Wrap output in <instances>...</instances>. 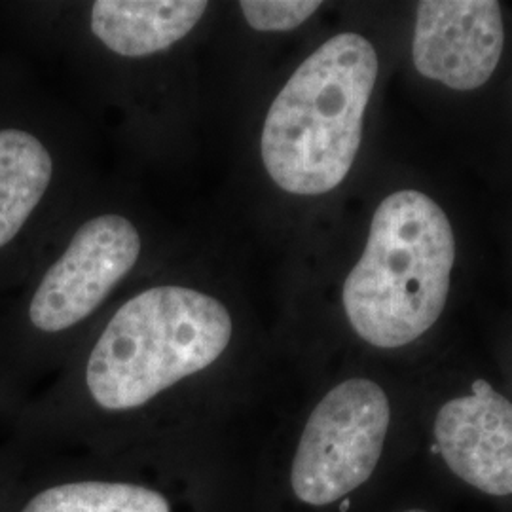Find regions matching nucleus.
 Returning a JSON list of instances; mask_svg holds the SVG:
<instances>
[{
	"mask_svg": "<svg viewBox=\"0 0 512 512\" xmlns=\"http://www.w3.org/2000/svg\"><path fill=\"white\" fill-rule=\"evenodd\" d=\"M378 54L357 33L329 38L294 71L266 114L260 152L281 190L319 196L344 183L363 139Z\"/></svg>",
	"mask_w": 512,
	"mask_h": 512,
	"instance_id": "f257e3e1",
	"label": "nucleus"
},
{
	"mask_svg": "<svg viewBox=\"0 0 512 512\" xmlns=\"http://www.w3.org/2000/svg\"><path fill=\"white\" fill-rule=\"evenodd\" d=\"M454 262V230L439 203L418 190L387 196L344 281L349 325L376 348L412 344L439 321Z\"/></svg>",
	"mask_w": 512,
	"mask_h": 512,
	"instance_id": "f03ea898",
	"label": "nucleus"
},
{
	"mask_svg": "<svg viewBox=\"0 0 512 512\" xmlns=\"http://www.w3.org/2000/svg\"><path fill=\"white\" fill-rule=\"evenodd\" d=\"M234 332L211 294L160 285L114 313L86 366L93 401L105 410L139 408L171 385L213 365Z\"/></svg>",
	"mask_w": 512,
	"mask_h": 512,
	"instance_id": "7ed1b4c3",
	"label": "nucleus"
},
{
	"mask_svg": "<svg viewBox=\"0 0 512 512\" xmlns=\"http://www.w3.org/2000/svg\"><path fill=\"white\" fill-rule=\"evenodd\" d=\"M391 423L384 389L351 378L315 406L293 461L294 495L313 507L351 494L372 476Z\"/></svg>",
	"mask_w": 512,
	"mask_h": 512,
	"instance_id": "20e7f679",
	"label": "nucleus"
},
{
	"mask_svg": "<svg viewBox=\"0 0 512 512\" xmlns=\"http://www.w3.org/2000/svg\"><path fill=\"white\" fill-rule=\"evenodd\" d=\"M139 255L141 236L131 220L101 215L84 222L33 294L31 323L42 332L78 325L133 270Z\"/></svg>",
	"mask_w": 512,
	"mask_h": 512,
	"instance_id": "39448f33",
	"label": "nucleus"
},
{
	"mask_svg": "<svg viewBox=\"0 0 512 512\" xmlns=\"http://www.w3.org/2000/svg\"><path fill=\"white\" fill-rule=\"evenodd\" d=\"M505 27L495 0H423L412 42L418 73L458 92L484 86L503 54Z\"/></svg>",
	"mask_w": 512,
	"mask_h": 512,
	"instance_id": "423d86ee",
	"label": "nucleus"
},
{
	"mask_svg": "<svg viewBox=\"0 0 512 512\" xmlns=\"http://www.w3.org/2000/svg\"><path fill=\"white\" fill-rule=\"evenodd\" d=\"M435 437L454 475L484 494L512 495V403L486 380L440 408Z\"/></svg>",
	"mask_w": 512,
	"mask_h": 512,
	"instance_id": "0eeeda50",
	"label": "nucleus"
},
{
	"mask_svg": "<svg viewBox=\"0 0 512 512\" xmlns=\"http://www.w3.org/2000/svg\"><path fill=\"white\" fill-rule=\"evenodd\" d=\"M203 0H99L92 33L110 52L147 57L183 40L207 10Z\"/></svg>",
	"mask_w": 512,
	"mask_h": 512,
	"instance_id": "6e6552de",
	"label": "nucleus"
},
{
	"mask_svg": "<svg viewBox=\"0 0 512 512\" xmlns=\"http://www.w3.org/2000/svg\"><path fill=\"white\" fill-rule=\"evenodd\" d=\"M54 160L35 135L0 129V249L16 238L44 198Z\"/></svg>",
	"mask_w": 512,
	"mask_h": 512,
	"instance_id": "1a4fd4ad",
	"label": "nucleus"
},
{
	"mask_svg": "<svg viewBox=\"0 0 512 512\" xmlns=\"http://www.w3.org/2000/svg\"><path fill=\"white\" fill-rule=\"evenodd\" d=\"M21 512H171L165 497L122 482H73L35 495Z\"/></svg>",
	"mask_w": 512,
	"mask_h": 512,
	"instance_id": "9d476101",
	"label": "nucleus"
},
{
	"mask_svg": "<svg viewBox=\"0 0 512 512\" xmlns=\"http://www.w3.org/2000/svg\"><path fill=\"white\" fill-rule=\"evenodd\" d=\"M239 8L247 23L262 33H285L310 19L321 2L313 0H243Z\"/></svg>",
	"mask_w": 512,
	"mask_h": 512,
	"instance_id": "9b49d317",
	"label": "nucleus"
},
{
	"mask_svg": "<svg viewBox=\"0 0 512 512\" xmlns=\"http://www.w3.org/2000/svg\"><path fill=\"white\" fill-rule=\"evenodd\" d=\"M404 512H427V511H421V509H412V511H404Z\"/></svg>",
	"mask_w": 512,
	"mask_h": 512,
	"instance_id": "f8f14e48",
	"label": "nucleus"
}]
</instances>
